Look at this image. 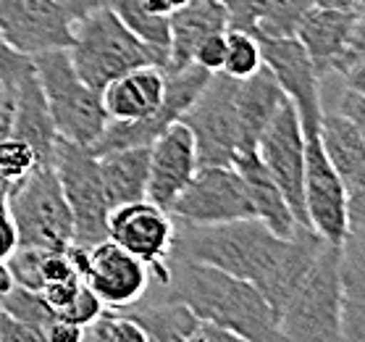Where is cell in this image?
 Returning a JSON list of instances; mask_svg holds the SVG:
<instances>
[{"label":"cell","instance_id":"obj_1","mask_svg":"<svg viewBox=\"0 0 365 342\" xmlns=\"http://www.w3.org/2000/svg\"><path fill=\"white\" fill-rule=\"evenodd\" d=\"M166 287L187 303L197 318L232 329L240 334L242 342L282 340L279 316L268 306L263 292L247 279L197 261L168 258Z\"/></svg>","mask_w":365,"mask_h":342},{"label":"cell","instance_id":"obj_2","mask_svg":"<svg viewBox=\"0 0 365 342\" xmlns=\"http://www.w3.org/2000/svg\"><path fill=\"white\" fill-rule=\"evenodd\" d=\"M284 248L287 237L274 234L263 221L237 218L221 224H176L168 258L207 263L257 287L282 258Z\"/></svg>","mask_w":365,"mask_h":342},{"label":"cell","instance_id":"obj_3","mask_svg":"<svg viewBox=\"0 0 365 342\" xmlns=\"http://www.w3.org/2000/svg\"><path fill=\"white\" fill-rule=\"evenodd\" d=\"M68 56L76 74L92 90H103L116 76L140 66L166 69V53L150 48L118 19L113 9H100L92 16L71 24Z\"/></svg>","mask_w":365,"mask_h":342},{"label":"cell","instance_id":"obj_4","mask_svg":"<svg viewBox=\"0 0 365 342\" xmlns=\"http://www.w3.org/2000/svg\"><path fill=\"white\" fill-rule=\"evenodd\" d=\"M32 64L58 137L92 148L108 124V114L100 92L76 74L68 48L37 53Z\"/></svg>","mask_w":365,"mask_h":342},{"label":"cell","instance_id":"obj_5","mask_svg":"<svg viewBox=\"0 0 365 342\" xmlns=\"http://www.w3.org/2000/svg\"><path fill=\"white\" fill-rule=\"evenodd\" d=\"M19 245L66 251L74 242V218L53 164H37L14 182L6 201Z\"/></svg>","mask_w":365,"mask_h":342},{"label":"cell","instance_id":"obj_6","mask_svg":"<svg viewBox=\"0 0 365 342\" xmlns=\"http://www.w3.org/2000/svg\"><path fill=\"white\" fill-rule=\"evenodd\" d=\"M282 340L339 342L341 340V279L339 245L326 242L289 303L279 316Z\"/></svg>","mask_w":365,"mask_h":342},{"label":"cell","instance_id":"obj_7","mask_svg":"<svg viewBox=\"0 0 365 342\" xmlns=\"http://www.w3.org/2000/svg\"><path fill=\"white\" fill-rule=\"evenodd\" d=\"M53 169L74 218V245L90 251L92 245L108 240L110 206L103 192L95 151L58 137L53 151Z\"/></svg>","mask_w":365,"mask_h":342},{"label":"cell","instance_id":"obj_8","mask_svg":"<svg viewBox=\"0 0 365 342\" xmlns=\"http://www.w3.org/2000/svg\"><path fill=\"white\" fill-rule=\"evenodd\" d=\"M179 121L195 137L200 166H232L240 148L237 79L216 71Z\"/></svg>","mask_w":365,"mask_h":342},{"label":"cell","instance_id":"obj_9","mask_svg":"<svg viewBox=\"0 0 365 342\" xmlns=\"http://www.w3.org/2000/svg\"><path fill=\"white\" fill-rule=\"evenodd\" d=\"M168 213L176 224H221L255 218L245 179L234 166H200Z\"/></svg>","mask_w":365,"mask_h":342},{"label":"cell","instance_id":"obj_10","mask_svg":"<svg viewBox=\"0 0 365 342\" xmlns=\"http://www.w3.org/2000/svg\"><path fill=\"white\" fill-rule=\"evenodd\" d=\"M257 159L266 166V171L274 176L279 190L289 203L292 213L299 224H310L305 213V134H302V121L294 109V103L287 101L279 106L274 119L263 129L257 140Z\"/></svg>","mask_w":365,"mask_h":342},{"label":"cell","instance_id":"obj_11","mask_svg":"<svg viewBox=\"0 0 365 342\" xmlns=\"http://www.w3.org/2000/svg\"><path fill=\"white\" fill-rule=\"evenodd\" d=\"M174 216L148 198L110 208L108 240L137 256L150 268L153 282H168V256L174 248Z\"/></svg>","mask_w":365,"mask_h":342},{"label":"cell","instance_id":"obj_12","mask_svg":"<svg viewBox=\"0 0 365 342\" xmlns=\"http://www.w3.org/2000/svg\"><path fill=\"white\" fill-rule=\"evenodd\" d=\"M305 134V213L326 242L341 245L347 234V192L321 142V124L302 126Z\"/></svg>","mask_w":365,"mask_h":342},{"label":"cell","instance_id":"obj_13","mask_svg":"<svg viewBox=\"0 0 365 342\" xmlns=\"http://www.w3.org/2000/svg\"><path fill=\"white\" fill-rule=\"evenodd\" d=\"M0 37L14 51L37 56L71 45V21L53 0H0Z\"/></svg>","mask_w":365,"mask_h":342},{"label":"cell","instance_id":"obj_14","mask_svg":"<svg viewBox=\"0 0 365 342\" xmlns=\"http://www.w3.org/2000/svg\"><path fill=\"white\" fill-rule=\"evenodd\" d=\"M263 64L282 84L287 98L294 103L302 126H318L324 114L321 101V76L297 37H257Z\"/></svg>","mask_w":365,"mask_h":342},{"label":"cell","instance_id":"obj_15","mask_svg":"<svg viewBox=\"0 0 365 342\" xmlns=\"http://www.w3.org/2000/svg\"><path fill=\"white\" fill-rule=\"evenodd\" d=\"M150 268L113 240L98 242L87 253L84 284L98 295L106 308L124 311L134 306L150 290Z\"/></svg>","mask_w":365,"mask_h":342},{"label":"cell","instance_id":"obj_16","mask_svg":"<svg viewBox=\"0 0 365 342\" xmlns=\"http://www.w3.org/2000/svg\"><path fill=\"white\" fill-rule=\"evenodd\" d=\"M197 169V145H195L190 126L182 121L168 124L150 142L148 201L160 206L163 211H171L179 192L190 184Z\"/></svg>","mask_w":365,"mask_h":342},{"label":"cell","instance_id":"obj_17","mask_svg":"<svg viewBox=\"0 0 365 342\" xmlns=\"http://www.w3.org/2000/svg\"><path fill=\"white\" fill-rule=\"evenodd\" d=\"M326 240L313 229L310 224H297L294 232L287 237L282 258L276 261V266L266 274V279L257 284V290L263 292L268 306L274 308L276 316H282L284 306L289 303L302 279L307 276L310 266L316 263L318 253L324 251Z\"/></svg>","mask_w":365,"mask_h":342},{"label":"cell","instance_id":"obj_18","mask_svg":"<svg viewBox=\"0 0 365 342\" xmlns=\"http://www.w3.org/2000/svg\"><path fill=\"white\" fill-rule=\"evenodd\" d=\"M124 313L145 332L148 342H190L200 324L190 306L160 282H153V287L134 306L124 308Z\"/></svg>","mask_w":365,"mask_h":342},{"label":"cell","instance_id":"obj_19","mask_svg":"<svg viewBox=\"0 0 365 342\" xmlns=\"http://www.w3.org/2000/svg\"><path fill=\"white\" fill-rule=\"evenodd\" d=\"M166 92V71L160 66H140L116 76L100 90L108 121H137L155 116Z\"/></svg>","mask_w":365,"mask_h":342},{"label":"cell","instance_id":"obj_20","mask_svg":"<svg viewBox=\"0 0 365 342\" xmlns=\"http://www.w3.org/2000/svg\"><path fill=\"white\" fill-rule=\"evenodd\" d=\"M355 16L357 14H352V11L313 6L305 14V19L299 21L294 37L302 42V48L313 61V69H316L318 76L339 71L341 56H344V48H347Z\"/></svg>","mask_w":365,"mask_h":342},{"label":"cell","instance_id":"obj_21","mask_svg":"<svg viewBox=\"0 0 365 342\" xmlns=\"http://www.w3.org/2000/svg\"><path fill=\"white\" fill-rule=\"evenodd\" d=\"M284 101H287V92L282 90V84L276 82V76L268 71L266 64L247 79H237V114H240L237 156L257 151L260 134H263V129L274 119V114Z\"/></svg>","mask_w":365,"mask_h":342},{"label":"cell","instance_id":"obj_22","mask_svg":"<svg viewBox=\"0 0 365 342\" xmlns=\"http://www.w3.org/2000/svg\"><path fill=\"white\" fill-rule=\"evenodd\" d=\"M168 26H171V42L163 71H176L192 64V53L200 40L229 29V14L221 6V0H187L182 9L168 16Z\"/></svg>","mask_w":365,"mask_h":342},{"label":"cell","instance_id":"obj_23","mask_svg":"<svg viewBox=\"0 0 365 342\" xmlns=\"http://www.w3.org/2000/svg\"><path fill=\"white\" fill-rule=\"evenodd\" d=\"M11 137L26 142L32 148L37 164H53V151L58 142V132L48 111L37 74H26L16 84V101H14V121Z\"/></svg>","mask_w":365,"mask_h":342},{"label":"cell","instance_id":"obj_24","mask_svg":"<svg viewBox=\"0 0 365 342\" xmlns=\"http://www.w3.org/2000/svg\"><path fill=\"white\" fill-rule=\"evenodd\" d=\"M341 340L365 342V229H347L339 245Z\"/></svg>","mask_w":365,"mask_h":342},{"label":"cell","instance_id":"obj_25","mask_svg":"<svg viewBox=\"0 0 365 342\" xmlns=\"http://www.w3.org/2000/svg\"><path fill=\"white\" fill-rule=\"evenodd\" d=\"M98 171L110 208L145 201L150 179V145H132V148L100 153Z\"/></svg>","mask_w":365,"mask_h":342},{"label":"cell","instance_id":"obj_26","mask_svg":"<svg viewBox=\"0 0 365 342\" xmlns=\"http://www.w3.org/2000/svg\"><path fill=\"white\" fill-rule=\"evenodd\" d=\"M237 171L245 179V187H247L250 203H252V213H255L257 221L271 229L279 237H289L294 232V226L299 224L294 213H292L289 203L284 198V192L279 190V184L274 182V176L268 174L266 166L260 164L255 153H240L232 164Z\"/></svg>","mask_w":365,"mask_h":342},{"label":"cell","instance_id":"obj_27","mask_svg":"<svg viewBox=\"0 0 365 342\" xmlns=\"http://www.w3.org/2000/svg\"><path fill=\"white\" fill-rule=\"evenodd\" d=\"M321 142L344 187L365 176V137L341 111L321 114Z\"/></svg>","mask_w":365,"mask_h":342},{"label":"cell","instance_id":"obj_28","mask_svg":"<svg viewBox=\"0 0 365 342\" xmlns=\"http://www.w3.org/2000/svg\"><path fill=\"white\" fill-rule=\"evenodd\" d=\"M0 308L6 311L9 316H14L16 321H21L24 326H29L37 340H45L50 324L56 321V311L50 308V303L45 301V295L37 290H26L21 284H14L6 298L0 301Z\"/></svg>","mask_w":365,"mask_h":342},{"label":"cell","instance_id":"obj_29","mask_svg":"<svg viewBox=\"0 0 365 342\" xmlns=\"http://www.w3.org/2000/svg\"><path fill=\"white\" fill-rule=\"evenodd\" d=\"M316 0H263L255 19V37H294L299 21Z\"/></svg>","mask_w":365,"mask_h":342},{"label":"cell","instance_id":"obj_30","mask_svg":"<svg viewBox=\"0 0 365 342\" xmlns=\"http://www.w3.org/2000/svg\"><path fill=\"white\" fill-rule=\"evenodd\" d=\"M110 9L116 11L118 19L132 29L142 42H148L150 48L166 53L168 56V42H171V26H168V16H158L150 14L140 0H113ZM168 61V59H166Z\"/></svg>","mask_w":365,"mask_h":342},{"label":"cell","instance_id":"obj_31","mask_svg":"<svg viewBox=\"0 0 365 342\" xmlns=\"http://www.w3.org/2000/svg\"><path fill=\"white\" fill-rule=\"evenodd\" d=\"M257 69H263V51L255 34L245 29H226V59L221 71L232 79H247Z\"/></svg>","mask_w":365,"mask_h":342},{"label":"cell","instance_id":"obj_32","mask_svg":"<svg viewBox=\"0 0 365 342\" xmlns=\"http://www.w3.org/2000/svg\"><path fill=\"white\" fill-rule=\"evenodd\" d=\"M82 342H148L145 332L118 308H103L82 329Z\"/></svg>","mask_w":365,"mask_h":342},{"label":"cell","instance_id":"obj_33","mask_svg":"<svg viewBox=\"0 0 365 342\" xmlns=\"http://www.w3.org/2000/svg\"><path fill=\"white\" fill-rule=\"evenodd\" d=\"M45 248H29V245H16L14 253L3 261L9 268L14 284H21L26 290L40 292L45 287V258H48Z\"/></svg>","mask_w":365,"mask_h":342},{"label":"cell","instance_id":"obj_34","mask_svg":"<svg viewBox=\"0 0 365 342\" xmlns=\"http://www.w3.org/2000/svg\"><path fill=\"white\" fill-rule=\"evenodd\" d=\"M34 166H37V159L26 142L16 140L11 134L0 137V179L16 182Z\"/></svg>","mask_w":365,"mask_h":342},{"label":"cell","instance_id":"obj_35","mask_svg":"<svg viewBox=\"0 0 365 342\" xmlns=\"http://www.w3.org/2000/svg\"><path fill=\"white\" fill-rule=\"evenodd\" d=\"M103 308H106L103 301H100L98 295H95L87 284H82L79 292H76L74 298H71V301H68L66 306L56 313V316H58L61 321H66V324H74V326H79V329H84L90 321L98 318V313Z\"/></svg>","mask_w":365,"mask_h":342},{"label":"cell","instance_id":"obj_36","mask_svg":"<svg viewBox=\"0 0 365 342\" xmlns=\"http://www.w3.org/2000/svg\"><path fill=\"white\" fill-rule=\"evenodd\" d=\"M226 59V32H213L207 34L205 40H200V45L192 53V64L207 69L210 74H216L224 69Z\"/></svg>","mask_w":365,"mask_h":342},{"label":"cell","instance_id":"obj_37","mask_svg":"<svg viewBox=\"0 0 365 342\" xmlns=\"http://www.w3.org/2000/svg\"><path fill=\"white\" fill-rule=\"evenodd\" d=\"M221 6L229 14V29L255 32V19L263 0H221Z\"/></svg>","mask_w":365,"mask_h":342},{"label":"cell","instance_id":"obj_38","mask_svg":"<svg viewBox=\"0 0 365 342\" xmlns=\"http://www.w3.org/2000/svg\"><path fill=\"white\" fill-rule=\"evenodd\" d=\"M360 61H365V11H360L355 16V24H352V32H349L347 48H344L336 74H344L349 66H355Z\"/></svg>","mask_w":365,"mask_h":342},{"label":"cell","instance_id":"obj_39","mask_svg":"<svg viewBox=\"0 0 365 342\" xmlns=\"http://www.w3.org/2000/svg\"><path fill=\"white\" fill-rule=\"evenodd\" d=\"M347 192V229H365V176L344 187Z\"/></svg>","mask_w":365,"mask_h":342},{"label":"cell","instance_id":"obj_40","mask_svg":"<svg viewBox=\"0 0 365 342\" xmlns=\"http://www.w3.org/2000/svg\"><path fill=\"white\" fill-rule=\"evenodd\" d=\"M53 3L63 11V16H66L71 24H76V21L92 16L95 11L108 9L113 0H53Z\"/></svg>","mask_w":365,"mask_h":342},{"label":"cell","instance_id":"obj_41","mask_svg":"<svg viewBox=\"0 0 365 342\" xmlns=\"http://www.w3.org/2000/svg\"><path fill=\"white\" fill-rule=\"evenodd\" d=\"M37 334L0 308V342H34Z\"/></svg>","mask_w":365,"mask_h":342},{"label":"cell","instance_id":"obj_42","mask_svg":"<svg viewBox=\"0 0 365 342\" xmlns=\"http://www.w3.org/2000/svg\"><path fill=\"white\" fill-rule=\"evenodd\" d=\"M190 342H242V340H240V334H234L232 329L200 318V324H197V329H195V334H192Z\"/></svg>","mask_w":365,"mask_h":342},{"label":"cell","instance_id":"obj_43","mask_svg":"<svg viewBox=\"0 0 365 342\" xmlns=\"http://www.w3.org/2000/svg\"><path fill=\"white\" fill-rule=\"evenodd\" d=\"M339 111L347 119L355 121L357 129H360L365 137V98L363 95H357V92H352V90H344V95H341V101H339Z\"/></svg>","mask_w":365,"mask_h":342},{"label":"cell","instance_id":"obj_44","mask_svg":"<svg viewBox=\"0 0 365 342\" xmlns=\"http://www.w3.org/2000/svg\"><path fill=\"white\" fill-rule=\"evenodd\" d=\"M14 101H16V87L0 82V137L11 134V121H14Z\"/></svg>","mask_w":365,"mask_h":342},{"label":"cell","instance_id":"obj_45","mask_svg":"<svg viewBox=\"0 0 365 342\" xmlns=\"http://www.w3.org/2000/svg\"><path fill=\"white\" fill-rule=\"evenodd\" d=\"M16 245H19V240H16V226H14V221H11L9 211L0 208V263L9 258Z\"/></svg>","mask_w":365,"mask_h":342},{"label":"cell","instance_id":"obj_46","mask_svg":"<svg viewBox=\"0 0 365 342\" xmlns=\"http://www.w3.org/2000/svg\"><path fill=\"white\" fill-rule=\"evenodd\" d=\"M45 340L48 342H82V329L74 324H66V321H61V318H56V321L50 324Z\"/></svg>","mask_w":365,"mask_h":342},{"label":"cell","instance_id":"obj_47","mask_svg":"<svg viewBox=\"0 0 365 342\" xmlns=\"http://www.w3.org/2000/svg\"><path fill=\"white\" fill-rule=\"evenodd\" d=\"M344 79H347V90L357 92V95H363L365 98V61L355 64V66H349L344 71Z\"/></svg>","mask_w":365,"mask_h":342},{"label":"cell","instance_id":"obj_48","mask_svg":"<svg viewBox=\"0 0 365 342\" xmlns=\"http://www.w3.org/2000/svg\"><path fill=\"white\" fill-rule=\"evenodd\" d=\"M316 6H326V9H336V11H352V14H357V11H360V0H316Z\"/></svg>","mask_w":365,"mask_h":342}]
</instances>
